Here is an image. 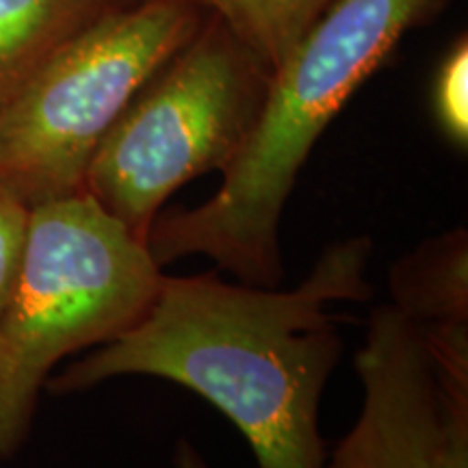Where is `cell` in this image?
Masks as SVG:
<instances>
[{
	"label": "cell",
	"mask_w": 468,
	"mask_h": 468,
	"mask_svg": "<svg viewBox=\"0 0 468 468\" xmlns=\"http://www.w3.org/2000/svg\"><path fill=\"white\" fill-rule=\"evenodd\" d=\"M276 72L332 0H197Z\"/></svg>",
	"instance_id": "9c48e42d"
},
{
	"label": "cell",
	"mask_w": 468,
	"mask_h": 468,
	"mask_svg": "<svg viewBox=\"0 0 468 468\" xmlns=\"http://www.w3.org/2000/svg\"><path fill=\"white\" fill-rule=\"evenodd\" d=\"M447 0H332L276 68L267 101L224 183L196 208L159 213L150 228L161 269L202 254L239 282L276 289L284 267L280 218L321 133L410 28Z\"/></svg>",
	"instance_id": "7a4b0ae2"
},
{
	"label": "cell",
	"mask_w": 468,
	"mask_h": 468,
	"mask_svg": "<svg viewBox=\"0 0 468 468\" xmlns=\"http://www.w3.org/2000/svg\"><path fill=\"white\" fill-rule=\"evenodd\" d=\"M356 371L365 403L324 468H468V325H419L384 303Z\"/></svg>",
	"instance_id": "8992f818"
},
{
	"label": "cell",
	"mask_w": 468,
	"mask_h": 468,
	"mask_svg": "<svg viewBox=\"0 0 468 468\" xmlns=\"http://www.w3.org/2000/svg\"><path fill=\"white\" fill-rule=\"evenodd\" d=\"M161 280L148 245L90 193L31 208L20 276L0 317V460L25 444L52 368L126 335Z\"/></svg>",
	"instance_id": "3957f363"
},
{
	"label": "cell",
	"mask_w": 468,
	"mask_h": 468,
	"mask_svg": "<svg viewBox=\"0 0 468 468\" xmlns=\"http://www.w3.org/2000/svg\"><path fill=\"white\" fill-rule=\"evenodd\" d=\"M371 239L330 245L295 289L163 276L145 317L48 386L66 395L120 376L169 379L213 403L259 468H324L321 395L343 354L336 302H367Z\"/></svg>",
	"instance_id": "6da1fadb"
},
{
	"label": "cell",
	"mask_w": 468,
	"mask_h": 468,
	"mask_svg": "<svg viewBox=\"0 0 468 468\" xmlns=\"http://www.w3.org/2000/svg\"><path fill=\"white\" fill-rule=\"evenodd\" d=\"M28 218H31V207H27L7 186L0 185V317L20 276L28 237Z\"/></svg>",
	"instance_id": "8fae6325"
},
{
	"label": "cell",
	"mask_w": 468,
	"mask_h": 468,
	"mask_svg": "<svg viewBox=\"0 0 468 468\" xmlns=\"http://www.w3.org/2000/svg\"><path fill=\"white\" fill-rule=\"evenodd\" d=\"M271 74L210 16L102 139L83 191L145 243L176 189L215 169L224 174L241 154Z\"/></svg>",
	"instance_id": "277c9868"
},
{
	"label": "cell",
	"mask_w": 468,
	"mask_h": 468,
	"mask_svg": "<svg viewBox=\"0 0 468 468\" xmlns=\"http://www.w3.org/2000/svg\"><path fill=\"white\" fill-rule=\"evenodd\" d=\"M390 306L419 325H468V232L455 228L401 256L388 273Z\"/></svg>",
	"instance_id": "ba28073f"
},
{
	"label": "cell",
	"mask_w": 468,
	"mask_h": 468,
	"mask_svg": "<svg viewBox=\"0 0 468 468\" xmlns=\"http://www.w3.org/2000/svg\"><path fill=\"white\" fill-rule=\"evenodd\" d=\"M126 0H0V107L63 44Z\"/></svg>",
	"instance_id": "52a82bcc"
},
{
	"label": "cell",
	"mask_w": 468,
	"mask_h": 468,
	"mask_svg": "<svg viewBox=\"0 0 468 468\" xmlns=\"http://www.w3.org/2000/svg\"><path fill=\"white\" fill-rule=\"evenodd\" d=\"M172 468H210L208 462L204 460V455L197 452L196 447L185 438H180L176 442L174 458H172Z\"/></svg>",
	"instance_id": "7c38bea8"
},
{
	"label": "cell",
	"mask_w": 468,
	"mask_h": 468,
	"mask_svg": "<svg viewBox=\"0 0 468 468\" xmlns=\"http://www.w3.org/2000/svg\"><path fill=\"white\" fill-rule=\"evenodd\" d=\"M202 11L197 0H126L63 44L0 107V185L31 208L83 191L102 139Z\"/></svg>",
	"instance_id": "5b68a950"
},
{
	"label": "cell",
	"mask_w": 468,
	"mask_h": 468,
	"mask_svg": "<svg viewBox=\"0 0 468 468\" xmlns=\"http://www.w3.org/2000/svg\"><path fill=\"white\" fill-rule=\"evenodd\" d=\"M434 115L444 137L458 148L468 144V39H455L434 79Z\"/></svg>",
	"instance_id": "30bf717a"
}]
</instances>
